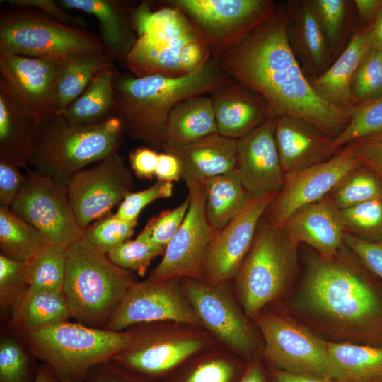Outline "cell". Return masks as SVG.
Instances as JSON below:
<instances>
[{
    "instance_id": "obj_4",
    "label": "cell",
    "mask_w": 382,
    "mask_h": 382,
    "mask_svg": "<svg viewBox=\"0 0 382 382\" xmlns=\"http://www.w3.org/2000/svg\"><path fill=\"white\" fill-rule=\"evenodd\" d=\"M31 354L59 378L82 382L94 366L108 362L132 343L133 333L63 321L29 331L15 332Z\"/></svg>"
},
{
    "instance_id": "obj_17",
    "label": "cell",
    "mask_w": 382,
    "mask_h": 382,
    "mask_svg": "<svg viewBox=\"0 0 382 382\" xmlns=\"http://www.w3.org/2000/svg\"><path fill=\"white\" fill-rule=\"evenodd\" d=\"M277 195L252 199L239 214L216 231L205 253L203 282L224 285L236 276L253 245L261 219Z\"/></svg>"
},
{
    "instance_id": "obj_55",
    "label": "cell",
    "mask_w": 382,
    "mask_h": 382,
    "mask_svg": "<svg viewBox=\"0 0 382 382\" xmlns=\"http://www.w3.org/2000/svg\"><path fill=\"white\" fill-rule=\"evenodd\" d=\"M82 382H142L118 370L109 362L94 366Z\"/></svg>"
},
{
    "instance_id": "obj_25",
    "label": "cell",
    "mask_w": 382,
    "mask_h": 382,
    "mask_svg": "<svg viewBox=\"0 0 382 382\" xmlns=\"http://www.w3.org/2000/svg\"><path fill=\"white\" fill-rule=\"evenodd\" d=\"M274 137L285 174L319 162L330 154L333 139L315 125L288 115L276 117Z\"/></svg>"
},
{
    "instance_id": "obj_14",
    "label": "cell",
    "mask_w": 382,
    "mask_h": 382,
    "mask_svg": "<svg viewBox=\"0 0 382 382\" xmlns=\"http://www.w3.org/2000/svg\"><path fill=\"white\" fill-rule=\"evenodd\" d=\"M133 188L131 172L118 151L78 172L67 185L73 212L83 230L110 214Z\"/></svg>"
},
{
    "instance_id": "obj_29",
    "label": "cell",
    "mask_w": 382,
    "mask_h": 382,
    "mask_svg": "<svg viewBox=\"0 0 382 382\" xmlns=\"http://www.w3.org/2000/svg\"><path fill=\"white\" fill-rule=\"evenodd\" d=\"M170 153L180 160L183 179L202 182L235 170L237 139L217 133Z\"/></svg>"
},
{
    "instance_id": "obj_7",
    "label": "cell",
    "mask_w": 382,
    "mask_h": 382,
    "mask_svg": "<svg viewBox=\"0 0 382 382\" xmlns=\"http://www.w3.org/2000/svg\"><path fill=\"white\" fill-rule=\"evenodd\" d=\"M297 243L282 227L260 221L253 245L236 274V286L246 314L255 316L280 296L296 268Z\"/></svg>"
},
{
    "instance_id": "obj_58",
    "label": "cell",
    "mask_w": 382,
    "mask_h": 382,
    "mask_svg": "<svg viewBox=\"0 0 382 382\" xmlns=\"http://www.w3.org/2000/svg\"><path fill=\"white\" fill-rule=\"evenodd\" d=\"M274 379L276 382H340L331 378L296 374L282 369L274 373Z\"/></svg>"
},
{
    "instance_id": "obj_43",
    "label": "cell",
    "mask_w": 382,
    "mask_h": 382,
    "mask_svg": "<svg viewBox=\"0 0 382 382\" xmlns=\"http://www.w3.org/2000/svg\"><path fill=\"white\" fill-rule=\"evenodd\" d=\"M165 250V247L136 238L123 242L107 255L116 265L144 277L153 259L163 254Z\"/></svg>"
},
{
    "instance_id": "obj_15",
    "label": "cell",
    "mask_w": 382,
    "mask_h": 382,
    "mask_svg": "<svg viewBox=\"0 0 382 382\" xmlns=\"http://www.w3.org/2000/svg\"><path fill=\"white\" fill-rule=\"evenodd\" d=\"M258 325L266 356L282 370L332 379L327 342L279 316H263Z\"/></svg>"
},
{
    "instance_id": "obj_28",
    "label": "cell",
    "mask_w": 382,
    "mask_h": 382,
    "mask_svg": "<svg viewBox=\"0 0 382 382\" xmlns=\"http://www.w3.org/2000/svg\"><path fill=\"white\" fill-rule=\"evenodd\" d=\"M369 26L354 33L345 50L323 74L308 77L316 92L329 103L342 108L357 104L352 95L354 76L369 51Z\"/></svg>"
},
{
    "instance_id": "obj_10",
    "label": "cell",
    "mask_w": 382,
    "mask_h": 382,
    "mask_svg": "<svg viewBox=\"0 0 382 382\" xmlns=\"http://www.w3.org/2000/svg\"><path fill=\"white\" fill-rule=\"evenodd\" d=\"M185 13L208 42L213 57L270 18L269 0H168Z\"/></svg>"
},
{
    "instance_id": "obj_46",
    "label": "cell",
    "mask_w": 382,
    "mask_h": 382,
    "mask_svg": "<svg viewBox=\"0 0 382 382\" xmlns=\"http://www.w3.org/2000/svg\"><path fill=\"white\" fill-rule=\"evenodd\" d=\"M188 207L189 199L187 197L175 208L163 211L151 219L137 238L166 248L181 226Z\"/></svg>"
},
{
    "instance_id": "obj_50",
    "label": "cell",
    "mask_w": 382,
    "mask_h": 382,
    "mask_svg": "<svg viewBox=\"0 0 382 382\" xmlns=\"http://www.w3.org/2000/svg\"><path fill=\"white\" fill-rule=\"evenodd\" d=\"M343 243L356 254L361 263L382 282V239L371 241L345 233Z\"/></svg>"
},
{
    "instance_id": "obj_38",
    "label": "cell",
    "mask_w": 382,
    "mask_h": 382,
    "mask_svg": "<svg viewBox=\"0 0 382 382\" xmlns=\"http://www.w3.org/2000/svg\"><path fill=\"white\" fill-rule=\"evenodd\" d=\"M382 132V96L357 104L350 120L342 132L332 139L330 153L357 139Z\"/></svg>"
},
{
    "instance_id": "obj_3",
    "label": "cell",
    "mask_w": 382,
    "mask_h": 382,
    "mask_svg": "<svg viewBox=\"0 0 382 382\" xmlns=\"http://www.w3.org/2000/svg\"><path fill=\"white\" fill-rule=\"evenodd\" d=\"M230 79L214 57L197 71L182 76L137 77L118 71L115 115L124 134L156 151L163 149L168 118L175 106L187 98L211 94Z\"/></svg>"
},
{
    "instance_id": "obj_49",
    "label": "cell",
    "mask_w": 382,
    "mask_h": 382,
    "mask_svg": "<svg viewBox=\"0 0 382 382\" xmlns=\"http://www.w3.org/2000/svg\"><path fill=\"white\" fill-rule=\"evenodd\" d=\"M27 286L25 262L0 255V305L1 308L12 304Z\"/></svg>"
},
{
    "instance_id": "obj_27",
    "label": "cell",
    "mask_w": 382,
    "mask_h": 382,
    "mask_svg": "<svg viewBox=\"0 0 382 382\" xmlns=\"http://www.w3.org/2000/svg\"><path fill=\"white\" fill-rule=\"evenodd\" d=\"M291 4V9L286 8L290 45L311 73L309 77L318 76L330 66L332 52L326 36L310 1Z\"/></svg>"
},
{
    "instance_id": "obj_13",
    "label": "cell",
    "mask_w": 382,
    "mask_h": 382,
    "mask_svg": "<svg viewBox=\"0 0 382 382\" xmlns=\"http://www.w3.org/2000/svg\"><path fill=\"white\" fill-rule=\"evenodd\" d=\"M180 280L134 282L128 288L105 329L124 331L141 324L175 322L200 324L185 297Z\"/></svg>"
},
{
    "instance_id": "obj_53",
    "label": "cell",
    "mask_w": 382,
    "mask_h": 382,
    "mask_svg": "<svg viewBox=\"0 0 382 382\" xmlns=\"http://www.w3.org/2000/svg\"><path fill=\"white\" fill-rule=\"evenodd\" d=\"M350 143L363 164L371 167L382 178V132Z\"/></svg>"
},
{
    "instance_id": "obj_18",
    "label": "cell",
    "mask_w": 382,
    "mask_h": 382,
    "mask_svg": "<svg viewBox=\"0 0 382 382\" xmlns=\"http://www.w3.org/2000/svg\"><path fill=\"white\" fill-rule=\"evenodd\" d=\"M182 290L199 323L236 352L248 354L254 349L252 331L224 285L193 279H180Z\"/></svg>"
},
{
    "instance_id": "obj_26",
    "label": "cell",
    "mask_w": 382,
    "mask_h": 382,
    "mask_svg": "<svg viewBox=\"0 0 382 382\" xmlns=\"http://www.w3.org/2000/svg\"><path fill=\"white\" fill-rule=\"evenodd\" d=\"M64 10H77L94 16L105 51L125 64L137 41L131 13L133 6L122 0H58Z\"/></svg>"
},
{
    "instance_id": "obj_57",
    "label": "cell",
    "mask_w": 382,
    "mask_h": 382,
    "mask_svg": "<svg viewBox=\"0 0 382 382\" xmlns=\"http://www.w3.org/2000/svg\"><path fill=\"white\" fill-rule=\"evenodd\" d=\"M353 2L360 19L371 23L382 8V0H354Z\"/></svg>"
},
{
    "instance_id": "obj_41",
    "label": "cell",
    "mask_w": 382,
    "mask_h": 382,
    "mask_svg": "<svg viewBox=\"0 0 382 382\" xmlns=\"http://www.w3.org/2000/svg\"><path fill=\"white\" fill-rule=\"evenodd\" d=\"M37 368L17 339L0 342V382H34Z\"/></svg>"
},
{
    "instance_id": "obj_6",
    "label": "cell",
    "mask_w": 382,
    "mask_h": 382,
    "mask_svg": "<svg viewBox=\"0 0 382 382\" xmlns=\"http://www.w3.org/2000/svg\"><path fill=\"white\" fill-rule=\"evenodd\" d=\"M123 135L117 117L97 125L78 126L53 112L41 123L40 139L29 165L67 187L86 166L118 151Z\"/></svg>"
},
{
    "instance_id": "obj_20",
    "label": "cell",
    "mask_w": 382,
    "mask_h": 382,
    "mask_svg": "<svg viewBox=\"0 0 382 382\" xmlns=\"http://www.w3.org/2000/svg\"><path fill=\"white\" fill-rule=\"evenodd\" d=\"M59 58L26 57L0 46V77L41 123L54 112L52 97Z\"/></svg>"
},
{
    "instance_id": "obj_45",
    "label": "cell",
    "mask_w": 382,
    "mask_h": 382,
    "mask_svg": "<svg viewBox=\"0 0 382 382\" xmlns=\"http://www.w3.org/2000/svg\"><path fill=\"white\" fill-rule=\"evenodd\" d=\"M237 374L238 366L232 360L209 357L190 366L174 382H235Z\"/></svg>"
},
{
    "instance_id": "obj_31",
    "label": "cell",
    "mask_w": 382,
    "mask_h": 382,
    "mask_svg": "<svg viewBox=\"0 0 382 382\" xmlns=\"http://www.w3.org/2000/svg\"><path fill=\"white\" fill-rule=\"evenodd\" d=\"M115 61L106 52H76L60 57L52 97L53 112L62 114L84 91L95 75L114 65Z\"/></svg>"
},
{
    "instance_id": "obj_23",
    "label": "cell",
    "mask_w": 382,
    "mask_h": 382,
    "mask_svg": "<svg viewBox=\"0 0 382 382\" xmlns=\"http://www.w3.org/2000/svg\"><path fill=\"white\" fill-rule=\"evenodd\" d=\"M40 129V120L0 77V158L28 169Z\"/></svg>"
},
{
    "instance_id": "obj_30",
    "label": "cell",
    "mask_w": 382,
    "mask_h": 382,
    "mask_svg": "<svg viewBox=\"0 0 382 382\" xmlns=\"http://www.w3.org/2000/svg\"><path fill=\"white\" fill-rule=\"evenodd\" d=\"M217 133L211 97H191L179 103L170 112L163 150L173 152Z\"/></svg>"
},
{
    "instance_id": "obj_22",
    "label": "cell",
    "mask_w": 382,
    "mask_h": 382,
    "mask_svg": "<svg viewBox=\"0 0 382 382\" xmlns=\"http://www.w3.org/2000/svg\"><path fill=\"white\" fill-rule=\"evenodd\" d=\"M210 97L218 133L228 138L238 139L274 116L260 94L231 79Z\"/></svg>"
},
{
    "instance_id": "obj_47",
    "label": "cell",
    "mask_w": 382,
    "mask_h": 382,
    "mask_svg": "<svg viewBox=\"0 0 382 382\" xmlns=\"http://www.w3.org/2000/svg\"><path fill=\"white\" fill-rule=\"evenodd\" d=\"M311 4L319 20L332 53L337 49L347 15L345 0H311Z\"/></svg>"
},
{
    "instance_id": "obj_33",
    "label": "cell",
    "mask_w": 382,
    "mask_h": 382,
    "mask_svg": "<svg viewBox=\"0 0 382 382\" xmlns=\"http://www.w3.org/2000/svg\"><path fill=\"white\" fill-rule=\"evenodd\" d=\"M11 308L14 332L37 330L72 318L62 291H37L27 286Z\"/></svg>"
},
{
    "instance_id": "obj_9",
    "label": "cell",
    "mask_w": 382,
    "mask_h": 382,
    "mask_svg": "<svg viewBox=\"0 0 382 382\" xmlns=\"http://www.w3.org/2000/svg\"><path fill=\"white\" fill-rule=\"evenodd\" d=\"M160 323L141 324L131 330V345L108 362L142 382H162L204 347L205 340L200 335L173 331Z\"/></svg>"
},
{
    "instance_id": "obj_16",
    "label": "cell",
    "mask_w": 382,
    "mask_h": 382,
    "mask_svg": "<svg viewBox=\"0 0 382 382\" xmlns=\"http://www.w3.org/2000/svg\"><path fill=\"white\" fill-rule=\"evenodd\" d=\"M363 165L354 149L349 146L326 161L285 174L284 186L268 208V220L282 227L295 211L326 197L329 192Z\"/></svg>"
},
{
    "instance_id": "obj_62",
    "label": "cell",
    "mask_w": 382,
    "mask_h": 382,
    "mask_svg": "<svg viewBox=\"0 0 382 382\" xmlns=\"http://www.w3.org/2000/svg\"><path fill=\"white\" fill-rule=\"evenodd\" d=\"M59 379H60V381H61L62 382H73V381H69V380H66V379H63V378H59Z\"/></svg>"
},
{
    "instance_id": "obj_39",
    "label": "cell",
    "mask_w": 382,
    "mask_h": 382,
    "mask_svg": "<svg viewBox=\"0 0 382 382\" xmlns=\"http://www.w3.org/2000/svg\"><path fill=\"white\" fill-rule=\"evenodd\" d=\"M359 168L335 189L332 201L339 209L373 199H382L381 180L372 172Z\"/></svg>"
},
{
    "instance_id": "obj_36",
    "label": "cell",
    "mask_w": 382,
    "mask_h": 382,
    "mask_svg": "<svg viewBox=\"0 0 382 382\" xmlns=\"http://www.w3.org/2000/svg\"><path fill=\"white\" fill-rule=\"evenodd\" d=\"M51 243L11 207H0L1 254L25 262Z\"/></svg>"
},
{
    "instance_id": "obj_37",
    "label": "cell",
    "mask_w": 382,
    "mask_h": 382,
    "mask_svg": "<svg viewBox=\"0 0 382 382\" xmlns=\"http://www.w3.org/2000/svg\"><path fill=\"white\" fill-rule=\"evenodd\" d=\"M68 247L50 244L25 262L27 286L37 291H62Z\"/></svg>"
},
{
    "instance_id": "obj_24",
    "label": "cell",
    "mask_w": 382,
    "mask_h": 382,
    "mask_svg": "<svg viewBox=\"0 0 382 382\" xmlns=\"http://www.w3.org/2000/svg\"><path fill=\"white\" fill-rule=\"evenodd\" d=\"M282 228L291 240L311 245L324 258L336 255L345 233L340 210L328 197L295 211Z\"/></svg>"
},
{
    "instance_id": "obj_21",
    "label": "cell",
    "mask_w": 382,
    "mask_h": 382,
    "mask_svg": "<svg viewBox=\"0 0 382 382\" xmlns=\"http://www.w3.org/2000/svg\"><path fill=\"white\" fill-rule=\"evenodd\" d=\"M212 57L205 40L184 46H170L140 36L137 37L124 64L137 77L151 75L177 77L197 71Z\"/></svg>"
},
{
    "instance_id": "obj_51",
    "label": "cell",
    "mask_w": 382,
    "mask_h": 382,
    "mask_svg": "<svg viewBox=\"0 0 382 382\" xmlns=\"http://www.w3.org/2000/svg\"><path fill=\"white\" fill-rule=\"evenodd\" d=\"M25 175L10 161L0 158V207H11L21 190Z\"/></svg>"
},
{
    "instance_id": "obj_60",
    "label": "cell",
    "mask_w": 382,
    "mask_h": 382,
    "mask_svg": "<svg viewBox=\"0 0 382 382\" xmlns=\"http://www.w3.org/2000/svg\"><path fill=\"white\" fill-rule=\"evenodd\" d=\"M237 382H266L260 364L256 361L251 362Z\"/></svg>"
},
{
    "instance_id": "obj_12",
    "label": "cell",
    "mask_w": 382,
    "mask_h": 382,
    "mask_svg": "<svg viewBox=\"0 0 382 382\" xmlns=\"http://www.w3.org/2000/svg\"><path fill=\"white\" fill-rule=\"evenodd\" d=\"M25 180L11 208L40 230L51 244L69 246L83 238L67 187L35 170H26Z\"/></svg>"
},
{
    "instance_id": "obj_54",
    "label": "cell",
    "mask_w": 382,
    "mask_h": 382,
    "mask_svg": "<svg viewBox=\"0 0 382 382\" xmlns=\"http://www.w3.org/2000/svg\"><path fill=\"white\" fill-rule=\"evenodd\" d=\"M158 153L148 146L133 150L129 154L131 168L140 178L151 179L155 176Z\"/></svg>"
},
{
    "instance_id": "obj_48",
    "label": "cell",
    "mask_w": 382,
    "mask_h": 382,
    "mask_svg": "<svg viewBox=\"0 0 382 382\" xmlns=\"http://www.w3.org/2000/svg\"><path fill=\"white\" fill-rule=\"evenodd\" d=\"M173 190V182L158 180L148 188L127 195L119 204L115 214L126 221H137L140 213L146 206L157 199L170 197Z\"/></svg>"
},
{
    "instance_id": "obj_52",
    "label": "cell",
    "mask_w": 382,
    "mask_h": 382,
    "mask_svg": "<svg viewBox=\"0 0 382 382\" xmlns=\"http://www.w3.org/2000/svg\"><path fill=\"white\" fill-rule=\"evenodd\" d=\"M11 6H27L37 8L59 23L71 27L86 29L87 23L81 16L69 13L52 0H7Z\"/></svg>"
},
{
    "instance_id": "obj_63",
    "label": "cell",
    "mask_w": 382,
    "mask_h": 382,
    "mask_svg": "<svg viewBox=\"0 0 382 382\" xmlns=\"http://www.w3.org/2000/svg\"><path fill=\"white\" fill-rule=\"evenodd\" d=\"M372 382H382V378H378V379H377V380H376V381H372Z\"/></svg>"
},
{
    "instance_id": "obj_1",
    "label": "cell",
    "mask_w": 382,
    "mask_h": 382,
    "mask_svg": "<svg viewBox=\"0 0 382 382\" xmlns=\"http://www.w3.org/2000/svg\"><path fill=\"white\" fill-rule=\"evenodd\" d=\"M216 57L230 79L260 94L274 117L302 119L332 139L349 123L352 110L336 107L312 87L290 45L286 8L272 16Z\"/></svg>"
},
{
    "instance_id": "obj_2",
    "label": "cell",
    "mask_w": 382,
    "mask_h": 382,
    "mask_svg": "<svg viewBox=\"0 0 382 382\" xmlns=\"http://www.w3.org/2000/svg\"><path fill=\"white\" fill-rule=\"evenodd\" d=\"M301 297L312 313L364 345L382 347V285L367 272L320 257L309 266Z\"/></svg>"
},
{
    "instance_id": "obj_8",
    "label": "cell",
    "mask_w": 382,
    "mask_h": 382,
    "mask_svg": "<svg viewBox=\"0 0 382 382\" xmlns=\"http://www.w3.org/2000/svg\"><path fill=\"white\" fill-rule=\"evenodd\" d=\"M0 46L18 54L45 59L106 52L96 33L64 25L35 8L11 5L1 8Z\"/></svg>"
},
{
    "instance_id": "obj_32",
    "label": "cell",
    "mask_w": 382,
    "mask_h": 382,
    "mask_svg": "<svg viewBox=\"0 0 382 382\" xmlns=\"http://www.w3.org/2000/svg\"><path fill=\"white\" fill-rule=\"evenodd\" d=\"M117 71L114 65L100 70L62 115L78 126L97 125L116 117L115 84Z\"/></svg>"
},
{
    "instance_id": "obj_42",
    "label": "cell",
    "mask_w": 382,
    "mask_h": 382,
    "mask_svg": "<svg viewBox=\"0 0 382 382\" xmlns=\"http://www.w3.org/2000/svg\"><path fill=\"white\" fill-rule=\"evenodd\" d=\"M352 95L357 104L382 96V50H369L352 80Z\"/></svg>"
},
{
    "instance_id": "obj_61",
    "label": "cell",
    "mask_w": 382,
    "mask_h": 382,
    "mask_svg": "<svg viewBox=\"0 0 382 382\" xmlns=\"http://www.w3.org/2000/svg\"><path fill=\"white\" fill-rule=\"evenodd\" d=\"M34 382H62L56 374L46 364L37 368Z\"/></svg>"
},
{
    "instance_id": "obj_40",
    "label": "cell",
    "mask_w": 382,
    "mask_h": 382,
    "mask_svg": "<svg viewBox=\"0 0 382 382\" xmlns=\"http://www.w3.org/2000/svg\"><path fill=\"white\" fill-rule=\"evenodd\" d=\"M137 221H129L109 214L96 221L85 230L83 238L100 251H110L129 239Z\"/></svg>"
},
{
    "instance_id": "obj_35",
    "label": "cell",
    "mask_w": 382,
    "mask_h": 382,
    "mask_svg": "<svg viewBox=\"0 0 382 382\" xmlns=\"http://www.w3.org/2000/svg\"><path fill=\"white\" fill-rule=\"evenodd\" d=\"M202 183L207 216L216 231L239 214L253 199L235 170Z\"/></svg>"
},
{
    "instance_id": "obj_11",
    "label": "cell",
    "mask_w": 382,
    "mask_h": 382,
    "mask_svg": "<svg viewBox=\"0 0 382 382\" xmlns=\"http://www.w3.org/2000/svg\"><path fill=\"white\" fill-rule=\"evenodd\" d=\"M188 190L189 207L177 233L166 247L158 265L148 279L154 281L193 279L202 281L205 253L216 231L209 224L202 182L183 179Z\"/></svg>"
},
{
    "instance_id": "obj_19",
    "label": "cell",
    "mask_w": 382,
    "mask_h": 382,
    "mask_svg": "<svg viewBox=\"0 0 382 382\" xmlns=\"http://www.w3.org/2000/svg\"><path fill=\"white\" fill-rule=\"evenodd\" d=\"M276 117L237 139L235 170L253 199L277 194L284 184L285 173L276 144Z\"/></svg>"
},
{
    "instance_id": "obj_5",
    "label": "cell",
    "mask_w": 382,
    "mask_h": 382,
    "mask_svg": "<svg viewBox=\"0 0 382 382\" xmlns=\"http://www.w3.org/2000/svg\"><path fill=\"white\" fill-rule=\"evenodd\" d=\"M134 282L131 271L114 264L83 238L68 247L62 291L79 323L105 329Z\"/></svg>"
},
{
    "instance_id": "obj_44",
    "label": "cell",
    "mask_w": 382,
    "mask_h": 382,
    "mask_svg": "<svg viewBox=\"0 0 382 382\" xmlns=\"http://www.w3.org/2000/svg\"><path fill=\"white\" fill-rule=\"evenodd\" d=\"M340 210L345 230L374 240L382 239V199H373Z\"/></svg>"
},
{
    "instance_id": "obj_59",
    "label": "cell",
    "mask_w": 382,
    "mask_h": 382,
    "mask_svg": "<svg viewBox=\"0 0 382 382\" xmlns=\"http://www.w3.org/2000/svg\"><path fill=\"white\" fill-rule=\"evenodd\" d=\"M367 41L369 50H382V8L369 26Z\"/></svg>"
},
{
    "instance_id": "obj_56",
    "label": "cell",
    "mask_w": 382,
    "mask_h": 382,
    "mask_svg": "<svg viewBox=\"0 0 382 382\" xmlns=\"http://www.w3.org/2000/svg\"><path fill=\"white\" fill-rule=\"evenodd\" d=\"M155 176L159 180L178 181L182 178L180 160L173 153L163 152L158 154Z\"/></svg>"
},
{
    "instance_id": "obj_34",
    "label": "cell",
    "mask_w": 382,
    "mask_h": 382,
    "mask_svg": "<svg viewBox=\"0 0 382 382\" xmlns=\"http://www.w3.org/2000/svg\"><path fill=\"white\" fill-rule=\"evenodd\" d=\"M332 378L340 382H372L382 378V347L328 342Z\"/></svg>"
}]
</instances>
